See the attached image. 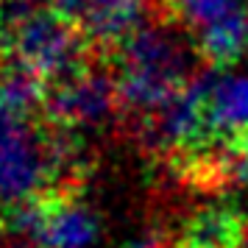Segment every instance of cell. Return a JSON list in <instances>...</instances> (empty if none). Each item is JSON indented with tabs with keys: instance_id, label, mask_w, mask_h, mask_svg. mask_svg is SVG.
<instances>
[{
	"instance_id": "cell-8",
	"label": "cell",
	"mask_w": 248,
	"mask_h": 248,
	"mask_svg": "<svg viewBox=\"0 0 248 248\" xmlns=\"http://www.w3.org/2000/svg\"><path fill=\"white\" fill-rule=\"evenodd\" d=\"M198 84L212 148L248 142V67H217L198 76Z\"/></svg>"
},
{
	"instance_id": "cell-2",
	"label": "cell",
	"mask_w": 248,
	"mask_h": 248,
	"mask_svg": "<svg viewBox=\"0 0 248 248\" xmlns=\"http://www.w3.org/2000/svg\"><path fill=\"white\" fill-rule=\"evenodd\" d=\"M14 9L3 34L14 67L39 81H62L81 70L84 39L64 17L36 6Z\"/></svg>"
},
{
	"instance_id": "cell-9",
	"label": "cell",
	"mask_w": 248,
	"mask_h": 248,
	"mask_svg": "<svg viewBox=\"0 0 248 248\" xmlns=\"http://www.w3.org/2000/svg\"><path fill=\"white\" fill-rule=\"evenodd\" d=\"M148 3L151 0H53V9L92 42L123 45L145 25Z\"/></svg>"
},
{
	"instance_id": "cell-1",
	"label": "cell",
	"mask_w": 248,
	"mask_h": 248,
	"mask_svg": "<svg viewBox=\"0 0 248 248\" xmlns=\"http://www.w3.org/2000/svg\"><path fill=\"white\" fill-rule=\"evenodd\" d=\"M195 45L165 23H145L120 45L117 95L120 106L134 114H154L179 95L195 76Z\"/></svg>"
},
{
	"instance_id": "cell-4",
	"label": "cell",
	"mask_w": 248,
	"mask_h": 248,
	"mask_svg": "<svg viewBox=\"0 0 248 248\" xmlns=\"http://www.w3.org/2000/svg\"><path fill=\"white\" fill-rule=\"evenodd\" d=\"M12 229L28 248H95L101 240V217L78 198L20 206Z\"/></svg>"
},
{
	"instance_id": "cell-6",
	"label": "cell",
	"mask_w": 248,
	"mask_h": 248,
	"mask_svg": "<svg viewBox=\"0 0 248 248\" xmlns=\"http://www.w3.org/2000/svg\"><path fill=\"white\" fill-rule=\"evenodd\" d=\"M120 106L117 84L101 70H76L62 78L47 95V112L59 123L76 134L95 131L109 123Z\"/></svg>"
},
{
	"instance_id": "cell-13",
	"label": "cell",
	"mask_w": 248,
	"mask_h": 248,
	"mask_svg": "<svg viewBox=\"0 0 248 248\" xmlns=\"http://www.w3.org/2000/svg\"><path fill=\"white\" fill-rule=\"evenodd\" d=\"M39 0H14V6H36Z\"/></svg>"
},
{
	"instance_id": "cell-7",
	"label": "cell",
	"mask_w": 248,
	"mask_h": 248,
	"mask_svg": "<svg viewBox=\"0 0 248 248\" xmlns=\"http://www.w3.org/2000/svg\"><path fill=\"white\" fill-rule=\"evenodd\" d=\"M145 145L159 154H184L201 162L209 154V131L203 117V95L198 78H192L179 95H173L162 109L145 117Z\"/></svg>"
},
{
	"instance_id": "cell-5",
	"label": "cell",
	"mask_w": 248,
	"mask_h": 248,
	"mask_svg": "<svg viewBox=\"0 0 248 248\" xmlns=\"http://www.w3.org/2000/svg\"><path fill=\"white\" fill-rule=\"evenodd\" d=\"M173 6L181 25L192 34L198 56L217 67H232L248 50L246 0H173Z\"/></svg>"
},
{
	"instance_id": "cell-11",
	"label": "cell",
	"mask_w": 248,
	"mask_h": 248,
	"mask_svg": "<svg viewBox=\"0 0 248 248\" xmlns=\"http://www.w3.org/2000/svg\"><path fill=\"white\" fill-rule=\"evenodd\" d=\"M39 98H42L39 78H34V76H28L17 67L0 76V101L3 103H9L20 112L34 114V109L39 106Z\"/></svg>"
},
{
	"instance_id": "cell-14",
	"label": "cell",
	"mask_w": 248,
	"mask_h": 248,
	"mask_svg": "<svg viewBox=\"0 0 248 248\" xmlns=\"http://www.w3.org/2000/svg\"><path fill=\"white\" fill-rule=\"evenodd\" d=\"M246 220H248V215H246Z\"/></svg>"
},
{
	"instance_id": "cell-10",
	"label": "cell",
	"mask_w": 248,
	"mask_h": 248,
	"mask_svg": "<svg viewBox=\"0 0 248 248\" xmlns=\"http://www.w3.org/2000/svg\"><path fill=\"white\" fill-rule=\"evenodd\" d=\"M248 220L234 206L212 203L190 215L176 248H246Z\"/></svg>"
},
{
	"instance_id": "cell-12",
	"label": "cell",
	"mask_w": 248,
	"mask_h": 248,
	"mask_svg": "<svg viewBox=\"0 0 248 248\" xmlns=\"http://www.w3.org/2000/svg\"><path fill=\"white\" fill-rule=\"evenodd\" d=\"M162 246H165V240H162V234L154 232V229H142L140 234L128 237L123 243V248H162Z\"/></svg>"
},
{
	"instance_id": "cell-3",
	"label": "cell",
	"mask_w": 248,
	"mask_h": 248,
	"mask_svg": "<svg viewBox=\"0 0 248 248\" xmlns=\"http://www.w3.org/2000/svg\"><path fill=\"white\" fill-rule=\"evenodd\" d=\"M50 181H56L50 148L34 114L0 101V203L28 206Z\"/></svg>"
}]
</instances>
